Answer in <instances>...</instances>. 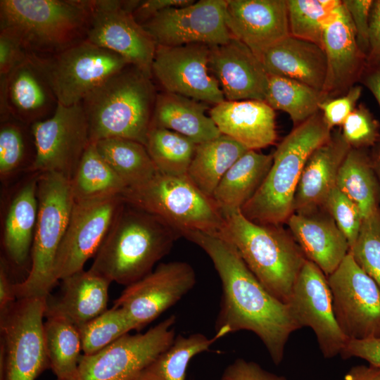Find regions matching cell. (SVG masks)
I'll return each mask as SVG.
<instances>
[{
    "label": "cell",
    "mask_w": 380,
    "mask_h": 380,
    "mask_svg": "<svg viewBox=\"0 0 380 380\" xmlns=\"http://www.w3.org/2000/svg\"><path fill=\"white\" fill-rule=\"evenodd\" d=\"M193 267L183 261L160 263L149 274L125 287L114 301L140 331L175 305L195 286Z\"/></svg>",
    "instance_id": "cell-16"
},
{
    "label": "cell",
    "mask_w": 380,
    "mask_h": 380,
    "mask_svg": "<svg viewBox=\"0 0 380 380\" xmlns=\"http://www.w3.org/2000/svg\"><path fill=\"white\" fill-rule=\"evenodd\" d=\"M38 174V215L30 253L31 268L23 281L14 284L17 299L47 297L57 283L55 260L74 203L68 178L53 172Z\"/></svg>",
    "instance_id": "cell-7"
},
{
    "label": "cell",
    "mask_w": 380,
    "mask_h": 380,
    "mask_svg": "<svg viewBox=\"0 0 380 380\" xmlns=\"http://www.w3.org/2000/svg\"><path fill=\"white\" fill-rule=\"evenodd\" d=\"M94 143L98 152L127 188L145 183L158 172L146 146L138 141L108 138Z\"/></svg>",
    "instance_id": "cell-34"
},
{
    "label": "cell",
    "mask_w": 380,
    "mask_h": 380,
    "mask_svg": "<svg viewBox=\"0 0 380 380\" xmlns=\"http://www.w3.org/2000/svg\"><path fill=\"white\" fill-rule=\"evenodd\" d=\"M38 173H31L12 196L4 223L2 243L8 261L18 267L27 263L38 215Z\"/></svg>",
    "instance_id": "cell-29"
},
{
    "label": "cell",
    "mask_w": 380,
    "mask_h": 380,
    "mask_svg": "<svg viewBox=\"0 0 380 380\" xmlns=\"http://www.w3.org/2000/svg\"><path fill=\"white\" fill-rule=\"evenodd\" d=\"M341 127V134L351 148L365 149L380 141L379 122L362 104L356 106Z\"/></svg>",
    "instance_id": "cell-45"
},
{
    "label": "cell",
    "mask_w": 380,
    "mask_h": 380,
    "mask_svg": "<svg viewBox=\"0 0 380 380\" xmlns=\"http://www.w3.org/2000/svg\"><path fill=\"white\" fill-rule=\"evenodd\" d=\"M124 203L121 195L74 201L55 260L56 281L82 270L95 256Z\"/></svg>",
    "instance_id": "cell-15"
},
{
    "label": "cell",
    "mask_w": 380,
    "mask_h": 380,
    "mask_svg": "<svg viewBox=\"0 0 380 380\" xmlns=\"http://www.w3.org/2000/svg\"><path fill=\"white\" fill-rule=\"evenodd\" d=\"M202 248L220 279L222 296L215 333H254L279 365L288 340L300 329L287 303L270 293L247 267L237 250L217 234L191 232L184 236Z\"/></svg>",
    "instance_id": "cell-1"
},
{
    "label": "cell",
    "mask_w": 380,
    "mask_h": 380,
    "mask_svg": "<svg viewBox=\"0 0 380 380\" xmlns=\"http://www.w3.org/2000/svg\"><path fill=\"white\" fill-rule=\"evenodd\" d=\"M360 81L371 91L380 107V63H367Z\"/></svg>",
    "instance_id": "cell-54"
},
{
    "label": "cell",
    "mask_w": 380,
    "mask_h": 380,
    "mask_svg": "<svg viewBox=\"0 0 380 380\" xmlns=\"http://www.w3.org/2000/svg\"><path fill=\"white\" fill-rule=\"evenodd\" d=\"M46 298L17 299L0 311V380H35L50 369L43 328Z\"/></svg>",
    "instance_id": "cell-9"
},
{
    "label": "cell",
    "mask_w": 380,
    "mask_h": 380,
    "mask_svg": "<svg viewBox=\"0 0 380 380\" xmlns=\"http://www.w3.org/2000/svg\"><path fill=\"white\" fill-rule=\"evenodd\" d=\"M210 117L222 134L248 150L265 148L277 139L274 110L264 101L225 100L210 109Z\"/></svg>",
    "instance_id": "cell-25"
},
{
    "label": "cell",
    "mask_w": 380,
    "mask_h": 380,
    "mask_svg": "<svg viewBox=\"0 0 380 380\" xmlns=\"http://www.w3.org/2000/svg\"><path fill=\"white\" fill-rule=\"evenodd\" d=\"M74 201L121 195L127 186L90 143L70 179Z\"/></svg>",
    "instance_id": "cell-36"
},
{
    "label": "cell",
    "mask_w": 380,
    "mask_h": 380,
    "mask_svg": "<svg viewBox=\"0 0 380 380\" xmlns=\"http://www.w3.org/2000/svg\"><path fill=\"white\" fill-rule=\"evenodd\" d=\"M349 253L380 288V208L363 220Z\"/></svg>",
    "instance_id": "cell-43"
},
{
    "label": "cell",
    "mask_w": 380,
    "mask_h": 380,
    "mask_svg": "<svg viewBox=\"0 0 380 380\" xmlns=\"http://www.w3.org/2000/svg\"><path fill=\"white\" fill-rule=\"evenodd\" d=\"M343 380H380V368L370 364L353 366L346 372Z\"/></svg>",
    "instance_id": "cell-55"
},
{
    "label": "cell",
    "mask_w": 380,
    "mask_h": 380,
    "mask_svg": "<svg viewBox=\"0 0 380 380\" xmlns=\"http://www.w3.org/2000/svg\"><path fill=\"white\" fill-rule=\"evenodd\" d=\"M327 279L334 315L347 340L380 338V288L350 253Z\"/></svg>",
    "instance_id": "cell-12"
},
{
    "label": "cell",
    "mask_w": 380,
    "mask_h": 380,
    "mask_svg": "<svg viewBox=\"0 0 380 380\" xmlns=\"http://www.w3.org/2000/svg\"><path fill=\"white\" fill-rule=\"evenodd\" d=\"M209 68L226 101H264L269 75L261 60L243 43L232 37L211 46Z\"/></svg>",
    "instance_id": "cell-23"
},
{
    "label": "cell",
    "mask_w": 380,
    "mask_h": 380,
    "mask_svg": "<svg viewBox=\"0 0 380 380\" xmlns=\"http://www.w3.org/2000/svg\"><path fill=\"white\" fill-rule=\"evenodd\" d=\"M369 51L367 64L380 63V0H374L369 18Z\"/></svg>",
    "instance_id": "cell-52"
},
{
    "label": "cell",
    "mask_w": 380,
    "mask_h": 380,
    "mask_svg": "<svg viewBox=\"0 0 380 380\" xmlns=\"http://www.w3.org/2000/svg\"><path fill=\"white\" fill-rule=\"evenodd\" d=\"M247 151L224 134L198 144L186 176L203 194L212 198L224 174Z\"/></svg>",
    "instance_id": "cell-32"
},
{
    "label": "cell",
    "mask_w": 380,
    "mask_h": 380,
    "mask_svg": "<svg viewBox=\"0 0 380 380\" xmlns=\"http://www.w3.org/2000/svg\"><path fill=\"white\" fill-rule=\"evenodd\" d=\"M373 0H343L355 31L358 46L366 55L369 51V18Z\"/></svg>",
    "instance_id": "cell-47"
},
{
    "label": "cell",
    "mask_w": 380,
    "mask_h": 380,
    "mask_svg": "<svg viewBox=\"0 0 380 380\" xmlns=\"http://www.w3.org/2000/svg\"><path fill=\"white\" fill-rule=\"evenodd\" d=\"M58 103L44 72L30 54L7 76H0V120L12 116L31 126L51 117Z\"/></svg>",
    "instance_id": "cell-20"
},
{
    "label": "cell",
    "mask_w": 380,
    "mask_h": 380,
    "mask_svg": "<svg viewBox=\"0 0 380 380\" xmlns=\"http://www.w3.org/2000/svg\"><path fill=\"white\" fill-rule=\"evenodd\" d=\"M336 186L357 205L363 219L379 208L380 184L371 157L364 149L350 148L339 169Z\"/></svg>",
    "instance_id": "cell-33"
},
{
    "label": "cell",
    "mask_w": 380,
    "mask_h": 380,
    "mask_svg": "<svg viewBox=\"0 0 380 380\" xmlns=\"http://www.w3.org/2000/svg\"><path fill=\"white\" fill-rule=\"evenodd\" d=\"M350 148L341 132L336 131L310 154L296 188L293 213L322 207L336 186L339 169Z\"/></svg>",
    "instance_id": "cell-27"
},
{
    "label": "cell",
    "mask_w": 380,
    "mask_h": 380,
    "mask_svg": "<svg viewBox=\"0 0 380 380\" xmlns=\"http://www.w3.org/2000/svg\"><path fill=\"white\" fill-rule=\"evenodd\" d=\"M340 0H286L290 35L321 46L324 27Z\"/></svg>",
    "instance_id": "cell-41"
},
{
    "label": "cell",
    "mask_w": 380,
    "mask_h": 380,
    "mask_svg": "<svg viewBox=\"0 0 380 380\" xmlns=\"http://www.w3.org/2000/svg\"><path fill=\"white\" fill-rule=\"evenodd\" d=\"M222 337L224 336L219 333L212 338L201 333L179 334L166 350L141 371L136 380H186L191 359L208 350Z\"/></svg>",
    "instance_id": "cell-35"
},
{
    "label": "cell",
    "mask_w": 380,
    "mask_h": 380,
    "mask_svg": "<svg viewBox=\"0 0 380 380\" xmlns=\"http://www.w3.org/2000/svg\"><path fill=\"white\" fill-rule=\"evenodd\" d=\"M273 155L248 150L227 171L212 198L223 215L241 210L260 186Z\"/></svg>",
    "instance_id": "cell-31"
},
{
    "label": "cell",
    "mask_w": 380,
    "mask_h": 380,
    "mask_svg": "<svg viewBox=\"0 0 380 380\" xmlns=\"http://www.w3.org/2000/svg\"><path fill=\"white\" fill-rule=\"evenodd\" d=\"M370 157L380 184V141L374 146L372 155Z\"/></svg>",
    "instance_id": "cell-56"
},
{
    "label": "cell",
    "mask_w": 380,
    "mask_h": 380,
    "mask_svg": "<svg viewBox=\"0 0 380 380\" xmlns=\"http://www.w3.org/2000/svg\"><path fill=\"white\" fill-rule=\"evenodd\" d=\"M32 55L44 72L58 103L81 101L109 77L130 63L120 55L87 39L50 56Z\"/></svg>",
    "instance_id": "cell-10"
},
{
    "label": "cell",
    "mask_w": 380,
    "mask_h": 380,
    "mask_svg": "<svg viewBox=\"0 0 380 380\" xmlns=\"http://www.w3.org/2000/svg\"><path fill=\"white\" fill-rule=\"evenodd\" d=\"M331 129L320 111L295 128L272 154V164L252 198L241 209L253 222L281 225L293 213L296 188L310 154L327 142Z\"/></svg>",
    "instance_id": "cell-4"
},
{
    "label": "cell",
    "mask_w": 380,
    "mask_h": 380,
    "mask_svg": "<svg viewBox=\"0 0 380 380\" xmlns=\"http://www.w3.org/2000/svg\"><path fill=\"white\" fill-rule=\"evenodd\" d=\"M4 259L0 263V311L5 310L16 300L14 291L15 283L12 282Z\"/></svg>",
    "instance_id": "cell-53"
},
{
    "label": "cell",
    "mask_w": 380,
    "mask_h": 380,
    "mask_svg": "<svg viewBox=\"0 0 380 380\" xmlns=\"http://www.w3.org/2000/svg\"><path fill=\"white\" fill-rule=\"evenodd\" d=\"M205 103L173 93H158L151 127L177 132L198 144L222 134L210 116Z\"/></svg>",
    "instance_id": "cell-30"
},
{
    "label": "cell",
    "mask_w": 380,
    "mask_h": 380,
    "mask_svg": "<svg viewBox=\"0 0 380 380\" xmlns=\"http://www.w3.org/2000/svg\"><path fill=\"white\" fill-rule=\"evenodd\" d=\"M181 237L158 216L124 203L89 270L127 286L152 272Z\"/></svg>",
    "instance_id": "cell-2"
},
{
    "label": "cell",
    "mask_w": 380,
    "mask_h": 380,
    "mask_svg": "<svg viewBox=\"0 0 380 380\" xmlns=\"http://www.w3.org/2000/svg\"><path fill=\"white\" fill-rule=\"evenodd\" d=\"M138 0H92L87 40L122 56L152 78L156 44L132 15Z\"/></svg>",
    "instance_id": "cell-14"
},
{
    "label": "cell",
    "mask_w": 380,
    "mask_h": 380,
    "mask_svg": "<svg viewBox=\"0 0 380 380\" xmlns=\"http://www.w3.org/2000/svg\"><path fill=\"white\" fill-rule=\"evenodd\" d=\"M92 0H1L0 30L29 54L50 56L87 39Z\"/></svg>",
    "instance_id": "cell-6"
},
{
    "label": "cell",
    "mask_w": 380,
    "mask_h": 380,
    "mask_svg": "<svg viewBox=\"0 0 380 380\" xmlns=\"http://www.w3.org/2000/svg\"><path fill=\"white\" fill-rule=\"evenodd\" d=\"M322 207L346 236L350 248L359 235L364 220L357 205L336 186L328 194Z\"/></svg>",
    "instance_id": "cell-44"
},
{
    "label": "cell",
    "mask_w": 380,
    "mask_h": 380,
    "mask_svg": "<svg viewBox=\"0 0 380 380\" xmlns=\"http://www.w3.org/2000/svg\"><path fill=\"white\" fill-rule=\"evenodd\" d=\"M227 4V0H201L168 8L141 26L158 46L222 45L232 37L225 23Z\"/></svg>",
    "instance_id": "cell-17"
},
{
    "label": "cell",
    "mask_w": 380,
    "mask_h": 380,
    "mask_svg": "<svg viewBox=\"0 0 380 380\" xmlns=\"http://www.w3.org/2000/svg\"><path fill=\"white\" fill-rule=\"evenodd\" d=\"M267 74L296 80L322 91L327 61L322 46L289 35L260 56Z\"/></svg>",
    "instance_id": "cell-28"
},
{
    "label": "cell",
    "mask_w": 380,
    "mask_h": 380,
    "mask_svg": "<svg viewBox=\"0 0 380 380\" xmlns=\"http://www.w3.org/2000/svg\"><path fill=\"white\" fill-rule=\"evenodd\" d=\"M286 223L307 260L317 265L327 277L349 253L346 236L322 207L294 212Z\"/></svg>",
    "instance_id": "cell-24"
},
{
    "label": "cell",
    "mask_w": 380,
    "mask_h": 380,
    "mask_svg": "<svg viewBox=\"0 0 380 380\" xmlns=\"http://www.w3.org/2000/svg\"><path fill=\"white\" fill-rule=\"evenodd\" d=\"M61 281L60 294L46 298L45 318L62 317L78 329L108 310V279L82 270Z\"/></svg>",
    "instance_id": "cell-26"
},
{
    "label": "cell",
    "mask_w": 380,
    "mask_h": 380,
    "mask_svg": "<svg viewBox=\"0 0 380 380\" xmlns=\"http://www.w3.org/2000/svg\"><path fill=\"white\" fill-rule=\"evenodd\" d=\"M28 55L14 33L5 29L0 30V76H7Z\"/></svg>",
    "instance_id": "cell-48"
},
{
    "label": "cell",
    "mask_w": 380,
    "mask_h": 380,
    "mask_svg": "<svg viewBox=\"0 0 380 380\" xmlns=\"http://www.w3.org/2000/svg\"><path fill=\"white\" fill-rule=\"evenodd\" d=\"M194 0H144L139 1L132 12L135 20L141 25L161 11L171 8L190 5Z\"/></svg>",
    "instance_id": "cell-51"
},
{
    "label": "cell",
    "mask_w": 380,
    "mask_h": 380,
    "mask_svg": "<svg viewBox=\"0 0 380 380\" xmlns=\"http://www.w3.org/2000/svg\"><path fill=\"white\" fill-rule=\"evenodd\" d=\"M43 328L50 369L56 379H65L75 372L82 355L78 329L59 317H46Z\"/></svg>",
    "instance_id": "cell-38"
},
{
    "label": "cell",
    "mask_w": 380,
    "mask_h": 380,
    "mask_svg": "<svg viewBox=\"0 0 380 380\" xmlns=\"http://www.w3.org/2000/svg\"><path fill=\"white\" fill-rule=\"evenodd\" d=\"M30 127L36 155L27 172H53L70 180L91 143L81 103L70 106L58 103L51 117Z\"/></svg>",
    "instance_id": "cell-13"
},
{
    "label": "cell",
    "mask_w": 380,
    "mask_h": 380,
    "mask_svg": "<svg viewBox=\"0 0 380 380\" xmlns=\"http://www.w3.org/2000/svg\"><path fill=\"white\" fill-rule=\"evenodd\" d=\"M287 304L300 329L306 327L313 331L325 358L341 354L348 340L334 315L327 277L312 262L304 263Z\"/></svg>",
    "instance_id": "cell-18"
},
{
    "label": "cell",
    "mask_w": 380,
    "mask_h": 380,
    "mask_svg": "<svg viewBox=\"0 0 380 380\" xmlns=\"http://www.w3.org/2000/svg\"><path fill=\"white\" fill-rule=\"evenodd\" d=\"M121 196L125 203L158 216L182 237L191 232L220 235L224 228V215L213 199L186 175L158 172L146 182L127 188Z\"/></svg>",
    "instance_id": "cell-8"
},
{
    "label": "cell",
    "mask_w": 380,
    "mask_h": 380,
    "mask_svg": "<svg viewBox=\"0 0 380 380\" xmlns=\"http://www.w3.org/2000/svg\"><path fill=\"white\" fill-rule=\"evenodd\" d=\"M220 380H288L263 369L260 365L237 358L223 371Z\"/></svg>",
    "instance_id": "cell-49"
},
{
    "label": "cell",
    "mask_w": 380,
    "mask_h": 380,
    "mask_svg": "<svg viewBox=\"0 0 380 380\" xmlns=\"http://www.w3.org/2000/svg\"><path fill=\"white\" fill-rule=\"evenodd\" d=\"M340 355L344 360L358 357L380 368V338L348 340Z\"/></svg>",
    "instance_id": "cell-50"
},
{
    "label": "cell",
    "mask_w": 380,
    "mask_h": 380,
    "mask_svg": "<svg viewBox=\"0 0 380 380\" xmlns=\"http://www.w3.org/2000/svg\"><path fill=\"white\" fill-rule=\"evenodd\" d=\"M132 330L134 326L125 312L113 306L78 328L82 354H94Z\"/></svg>",
    "instance_id": "cell-42"
},
{
    "label": "cell",
    "mask_w": 380,
    "mask_h": 380,
    "mask_svg": "<svg viewBox=\"0 0 380 380\" xmlns=\"http://www.w3.org/2000/svg\"><path fill=\"white\" fill-rule=\"evenodd\" d=\"M210 46L190 44L156 46L152 65L154 77L164 91L217 105L225 101L219 82L210 73Z\"/></svg>",
    "instance_id": "cell-19"
},
{
    "label": "cell",
    "mask_w": 380,
    "mask_h": 380,
    "mask_svg": "<svg viewBox=\"0 0 380 380\" xmlns=\"http://www.w3.org/2000/svg\"><path fill=\"white\" fill-rule=\"evenodd\" d=\"M225 23L259 58L290 35L286 0H227Z\"/></svg>",
    "instance_id": "cell-22"
},
{
    "label": "cell",
    "mask_w": 380,
    "mask_h": 380,
    "mask_svg": "<svg viewBox=\"0 0 380 380\" xmlns=\"http://www.w3.org/2000/svg\"><path fill=\"white\" fill-rule=\"evenodd\" d=\"M175 322L171 315L145 333H128L94 354H82L75 372L63 380H136L172 343Z\"/></svg>",
    "instance_id": "cell-11"
},
{
    "label": "cell",
    "mask_w": 380,
    "mask_h": 380,
    "mask_svg": "<svg viewBox=\"0 0 380 380\" xmlns=\"http://www.w3.org/2000/svg\"><path fill=\"white\" fill-rule=\"evenodd\" d=\"M36 155L31 127L12 116L1 120L0 178L6 183L21 171L28 172Z\"/></svg>",
    "instance_id": "cell-40"
},
{
    "label": "cell",
    "mask_w": 380,
    "mask_h": 380,
    "mask_svg": "<svg viewBox=\"0 0 380 380\" xmlns=\"http://www.w3.org/2000/svg\"><path fill=\"white\" fill-rule=\"evenodd\" d=\"M157 94L152 78L132 64L112 75L81 101L90 142L122 138L145 146Z\"/></svg>",
    "instance_id": "cell-3"
},
{
    "label": "cell",
    "mask_w": 380,
    "mask_h": 380,
    "mask_svg": "<svg viewBox=\"0 0 380 380\" xmlns=\"http://www.w3.org/2000/svg\"><path fill=\"white\" fill-rule=\"evenodd\" d=\"M221 234L262 286L287 303L296 279L307 260L290 232L281 225L262 224L246 218L241 210L224 215Z\"/></svg>",
    "instance_id": "cell-5"
},
{
    "label": "cell",
    "mask_w": 380,
    "mask_h": 380,
    "mask_svg": "<svg viewBox=\"0 0 380 380\" xmlns=\"http://www.w3.org/2000/svg\"><path fill=\"white\" fill-rule=\"evenodd\" d=\"M362 88L354 85L338 96L324 99L319 106V110L327 126L331 129L341 126L348 115L355 110L361 96Z\"/></svg>",
    "instance_id": "cell-46"
},
{
    "label": "cell",
    "mask_w": 380,
    "mask_h": 380,
    "mask_svg": "<svg viewBox=\"0 0 380 380\" xmlns=\"http://www.w3.org/2000/svg\"><path fill=\"white\" fill-rule=\"evenodd\" d=\"M269 76L265 101L273 110L288 113L295 127L319 111L326 99L322 91L294 80Z\"/></svg>",
    "instance_id": "cell-37"
},
{
    "label": "cell",
    "mask_w": 380,
    "mask_h": 380,
    "mask_svg": "<svg viewBox=\"0 0 380 380\" xmlns=\"http://www.w3.org/2000/svg\"><path fill=\"white\" fill-rule=\"evenodd\" d=\"M197 144L174 131L151 127L145 145L158 172L186 175Z\"/></svg>",
    "instance_id": "cell-39"
},
{
    "label": "cell",
    "mask_w": 380,
    "mask_h": 380,
    "mask_svg": "<svg viewBox=\"0 0 380 380\" xmlns=\"http://www.w3.org/2000/svg\"><path fill=\"white\" fill-rule=\"evenodd\" d=\"M327 61L326 99L346 93L360 81L367 56L360 49L350 16L342 3L326 24L321 42Z\"/></svg>",
    "instance_id": "cell-21"
}]
</instances>
